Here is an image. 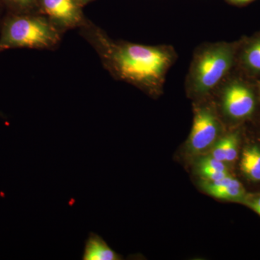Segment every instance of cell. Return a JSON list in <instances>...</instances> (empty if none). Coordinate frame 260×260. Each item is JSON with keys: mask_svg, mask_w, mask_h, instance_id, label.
I'll return each mask as SVG.
<instances>
[{"mask_svg": "<svg viewBox=\"0 0 260 260\" xmlns=\"http://www.w3.org/2000/svg\"><path fill=\"white\" fill-rule=\"evenodd\" d=\"M102 37L99 42L103 58L116 78L150 96L161 95L168 73L177 59L174 47L116 42Z\"/></svg>", "mask_w": 260, "mask_h": 260, "instance_id": "cell-1", "label": "cell"}, {"mask_svg": "<svg viewBox=\"0 0 260 260\" xmlns=\"http://www.w3.org/2000/svg\"><path fill=\"white\" fill-rule=\"evenodd\" d=\"M239 47L237 43L218 42L197 48L184 83L186 93L203 99L215 91L230 74Z\"/></svg>", "mask_w": 260, "mask_h": 260, "instance_id": "cell-2", "label": "cell"}, {"mask_svg": "<svg viewBox=\"0 0 260 260\" xmlns=\"http://www.w3.org/2000/svg\"><path fill=\"white\" fill-rule=\"evenodd\" d=\"M59 40L56 25L42 17H18L5 25L0 39V52L13 48L47 49Z\"/></svg>", "mask_w": 260, "mask_h": 260, "instance_id": "cell-3", "label": "cell"}, {"mask_svg": "<svg viewBox=\"0 0 260 260\" xmlns=\"http://www.w3.org/2000/svg\"><path fill=\"white\" fill-rule=\"evenodd\" d=\"M187 148L191 155H199L213 147L221 133V122L213 107L196 105Z\"/></svg>", "mask_w": 260, "mask_h": 260, "instance_id": "cell-4", "label": "cell"}, {"mask_svg": "<svg viewBox=\"0 0 260 260\" xmlns=\"http://www.w3.org/2000/svg\"><path fill=\"white\" fill-rule=\"evenodd\" d=\"M218 89L221 94L222 109L228 117L240 120L253 114L255 109V95L244 81L227 78Z\"/></svg>", "mask_w": 260, "mask_h": 260, "instance_id": "cell-5", "label": "cell"}, {"mask_svg": "<svg viewBox=\"0 0 260 260\" xmlns=\"http://www.w3.org/2000/svg\"><path fill=\"white\" fill-rule=\"evenodd\" d=\"M41 3L54 25L72 28L81 22L82 13L78 0H41Z\"/></svg>", "mask_w": 260, "mask_h": 260, "instance_id": "cell-6", "label": "cell"}, {"mask_svg": "<svg viewBox=\"0 0 260 260\" xmlns=\"http://www.w3.org/2000/svg\"><path fill=\"white\" fill-rule=\"evenodd\" d=\"M201 187L207 193L221 200L242 203L246 192L242 183L232 175L215 181H201Z\"/></svg>", "mask_w": 260, "mask_h": 260, "instance_id": "cell-7", "label": "cell"}, {"mask_svg": "<svg viewBox=\"0 0 260 260\" xmlns=\"http://www.w3.org/2000/svg\"><path fill=\"white\" fill-rule=\"evenodd\" d=\"M83 260H119L121 256L108 245L100 236L90 233L85 241Z\"/></svg>", "mask_w": 260, "mask_h": 260, "instance_id": "cell-8", "label": "cell"}, {"mask_svg": "<svg viewBox=\"0 0 260 260\" xmlns=\"http://www.w3.org/2000/svg\"><path fill=\"white\" fill-rule=\"evenodd\" d=\"M240 167L246 177L252 181H260V148L253 145L244 149Z\"/></svg>", "mask_w": 260, "mask_h": 260, "instance_id": "cell-9", "label": "cell"}, {"mask_svg": "<svg viewBox=\"0 0 260 260\" xmlns=\"http://www.w3.org/2000/svg\"><path fill=\"white\" fill-rule=\"evenodd\" d=\"M241 61L249 73L260 75V37L250 41L242 49Z\"/></svg>", "mask_w": 260, "mask_h": 260, "instance_id": "cell-10", "label": "cell"}, {"mask_svg": "<svg viewBox=\"0 0 260 260\" xmlns=\"http://www.w3.org/2000/svg\"><path fill=\"white\" fill-rule=\"evenodd\" d=\"M222 138L223 141L225 162L227 164L234 161L237 156L239 135L237 133H231Z\"/></svg>", "mask_w": 260, "mask_h": 260, "instance_id": "cell-11", "label": "cell"}, {"mask_svg": "<svg viewBox=\"0 0 260 260\" xmlns=\"http://www.w3.org/2000/svg\"><path fill=\"white\" fill-rule=\"evenodd\" d=\"M197 172L200 177L203 178L205 181H215L220 180L230 176L229 172H222V171L215 170L210 168L197 166Z\"/></svg>", "mask_w": 260, "mask_h": 260, "instance_id": "cell-12", "label": "cell"}, {"mask_svg": "<svg viewBox=\"0 0 260 260\" xmlns=\"http://www.w3.org/2000/svg\"><path fill=\"white\" fill-rule=\"evenodd\" d=\"M197 166L208 167L210 169H215V170L222 171V172H229V168L227 167L226 162L219 160L218 159L214 158L212 155L201 157L198 160Z\"/></svg>", "mask_w": 260, "mask_h": 260, "instance_id": "cell-13", "label": "cell"}, {"mask_svg": "<svg viewBox=\"0 0 260 260\" xmlns=\"http://www.w3.org/2000/svg\"><path fill=\"white\" fill-rule=\"evenodd\" d=\"M242 203L254 210L260 216V193L259 194L247 193Z\"/></svg>", "mask_w": 260, "mask_h": 260, "instance_id": "cell-14", "label": "cell"}, {"mask_svg": "<svg viewBox=\"0 0 260 260\" xmlns=\"http://www.w3.org/2000/svg\"><path fill=\"white\" fill-rule=\"evenodd\" d=\"M9 1L22 8H29L34 4L36 0H9Z\"/></svg>", "mask_w": 260, "mask_h": 260, "instance_id": "cell-15", "label": "cell"}, {"mask_svg": "<svg viewBox=\"0 0 260 260\" xmlns=\"http://www.w3.org/2000/svg\"><path fill=\"white\" fill-rule=\"evenodd\" d=\"M228 3L233 5H237V6H242L249 3L251 2L254 1V0H225Z\"/></svg>", "mask_w": 260, "mask_h": 260, "instance_id": "cell-16", "label": "cell"}, {"mask_svg": "<svg viewBox=\"0 0 260 260\" xmlns=\"http://www.w3.org/2000/svg\"><path fill=\"white\" fill-rule=\"evenodd\" d=\"M79 3H88V2L90 1V0H78Z\"/></svg>", "mask_w": 260, "mask_h": 260, "instance_id": "cell-17", "label": "cell"}, {"mask_svg": "<svg viewBox=\"0 0 260 260\" xmlns=\"http://www.w3.org/2000/svg\"><path fill=\"white\" fill-rule=\"evenodd\" d=\"M259 89H260V83H259Z\"/></svg>", "mask_w": 260, "mask_h": 260, "instance_id": "cell-18", "label": "cell"}]
</instances>
